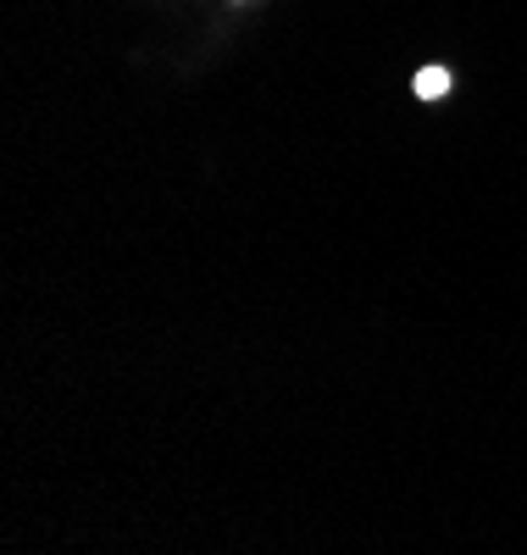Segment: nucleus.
<instances>
[{
	"label": "nucleus",
	"instance_id": "obj_1",
	"mask_svg": "<svg viewBox=\"0 0 527 555\" xmlns=\"http://www.w3.org/2000/svg\"><path fill=\"white\" fill-rule=\"evenodd\" d=\"M445 89H450V73H439V67H427V73L416 78V95H422V101H439Z\"/></svg>",
	"mask_w": 527,
	"mask_h": 555
}]
</instances>
